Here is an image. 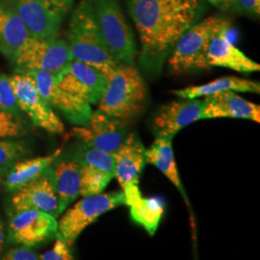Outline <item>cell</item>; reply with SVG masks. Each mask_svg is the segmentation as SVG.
<instances>
[{"label": "cell", "instance_id": "1", "mask_svg": "<svg viewBox=\"0 0 260 260\" xmlns=\"http://www.w3.org/2000/svg\"><path fill=\"white\" fill-rule=\"evenodd\" d=\"M128 10L139 34L143 56L147 63L156 65L195 24L202 3L200 0H128Z\"/></svg>", "mask_w": 260, "mask_h": 260}, {"label": "cell", "instance_id": "2", "mask_svg": "<svg viewBox=\"0 0 260 260\" xmlns=\"http://www.w3.org/2000/svg\"><path fill=\"white\" fill-rule=\"evenodd\" d=\"M67 43L73 60L91 66L106 77L119 64L109 52L98 25L93 0H81L72 14Z\"/></svg>", "mask_w": 260, "mask_h": 260}, {"label": "cell", "instance_id": "3", "mask_svg": "<svg viewBox=\"0 0 260 260\" xmlns=\"http://www.w3.org/2000/svg\"><path fill=\"white\" fill-rule=\"evenodd\" d=\"M99 110L123 121L138 117L145 108L148 88L134 65L119 63L107 77Z\"/></svg>", "mask_w": 260, "mask_h": 260}, {"label": "cell", "instance_id": "4", "mask_svg": "<svg viewBox=\"0 0 260 260\" xmlns=\"http://www.w3.org/2000/svg\"><path fill=\"white\" fill-rule=\"evenodd\" d=\"M226 27H231L228 19L208 17L188 28L173 47L169 60L170 73L180 75L209 70L206 58L209 44L218 32Z\"/></svg>", "mask_w": 260, "mask_h": 260}, {"label": "cell", "instance_id": "5", "mask_svg": "<svg viewBox=\"0 0 260 260\" xmlns=\"http://www.w3.org/2000/svg\"><path fill=\"white\" fill-rule=\"evenodd\" d=\"M98 25L109 52L119 63L133 65L136 44L119 0H93Z\"/></svg>", "mask_w": 260, "mask_h": 260}, {"label": "cell", "instance_id": "6", "mask_svg": "<svg viewBox=\"0 0 260 260\" xmlns=\"http://www.w3.org/2000/svg\"><path fill=\"white\" fill-rule=\"evenodd\" d=\"M73 61L67 41L54 38H28L19 48L12 63L16 72L45 71L60 75Z\"/></svg>", "mask_w": 260, "mask_h": 260}, {"label": "cell", "instance_id": "7", "mask_svg": "<svg viewBox=\"0 0 260 260\" xmlns=\"http://www.w3.org/2000/svg\"><path fill=\"white\" fill-rule=\"evenodd\" d=\"M125 205L123 192L86 196L70 208L58 223L56 237L72 247L84 230L94 223L103 214Z\"/></svg>", "mask_w": 260, "mask_h": 260}, {"label": "cell", "instance_id": "8", "mask_svg": "<svg viewBox=\"0 0 260 260\" xmlns=\"http://www.w3.org/2000/svg\"><path fill=\"white\" fill-rule=\"evenodd\" d=\"M20 111L24 112L34 125L52 134H62L65 126L52 107L38 91L33 78L27 73H16L10 76Z\"/></svg>", "mask_w": 260, "mask_h": 260}, {"label": "cell", "instance_id": "9", "mask_svg": "<svg viewBox=\"0 0 260 260\" xmlns=\"http://www.w3.org/2000/svg\"><path fill=\"white\" fill-rule=\"evenodd\" d=\"M30 75L36 84L38 91L51 106L62 112L66 119L75 125H86L93 110L91 104L61 89L56 76L45 71L24 72Z\"/></svg>", "mask_w": 260, "mask_h": 260}, {"label": "cell", "instance_id": "10", "mask_svg": "<svg viewBox=\"0 0 260 260\" xmlns=\"http://www.w3.org/2000/svg\"><path fill=\"white\" fill-rule=\"evenodd\" d=\"M72 132L86 147L102 149L113 154L120 149L127 136L125 121L101 110L93 111L86 125L76 126Z\"/></svg>", "mask_w": 260, "mask_h": 260}, {"label": "cell", "instance_id": "11", "mask_svg": "<svg viewBox=\"0 0 260 260\" xmlns=\"http://www.w3.org/2000/svg\"><path fill=\"white\" fill-rule=\"evenodd\" d=\"M58 86L90 104L100 103L107 87L106 76L91 66L73 60L56 76Z\"/></svg>", "mask_w": 260, "mask_h": 260}, {"label": "cell", "instance_id": "12", "mask_svg": "<svg viewBox=\"0 0 260 260\" xmlns=\"http://www.w3.org/2000/svg\"><path fill=\"white\" fill-rule=\"evenodd\" d=\"M58 222L55 217L40 210L16 212L10 222V240L28 248L56 237Z\"/></svg>", "mask_w": 260, "mask_h": 260}, {"label": "cell", "instance_id": "13", "mask_svg": "<svg viewBox=\"0 0 260 260\" xmlns=\"http://www.w3.org/2000/svg\"><path fill=\"white\" fill-rule=\"evenodd\" d=\"M16 212L23 210H40L57 218L58 196L53 170L49 167L36 179L14 192L11 200Z\"/></svg>", "mask_w": 260, "mask_h": 260}, {"label": "cell", "instance_id": "14", "mask_svg": "<svg viewBox=\"0 0 260 260\" xmlns=\"http://www.w3.org/2000/svg\"><path fill=\"white\" fill-rule=\"evenodd\" d=\"M205 102L196 99H184L167 103L158 110L153 127L156 137L174 138L179 130L204 119Z\"/></svg>", "mask_w": 260, "mask_h": 260}, {"label": "cell", "instance_id": "15", "mask_svg": "<svg viewBox=\"0 0 260 260\" xmlns=\"http://www.w3.org/2000/svg\"><path fill=\"white\" fill-rule=\"evenodd\" d=\"M229 30L230 27L223 28L212 38L206 55L209 67H222L243 74L259 72V64L233 45Z\"/></svg>", "mask_w": 260, "mask_h": 260}, {"label": "cell", "instance_id": "16", "mask_svg": "<svg viewBox=\"0 0 260 260\" xmlns=\"http://www.w3.org/2000/svg\"><path fill=\"white\" fill-rule=\"evenodd\" d=\"M204 119L234 118L260 122V106L243 99L233 91L205 96Z\"/></svg>", "mask_w": 260, "mask_h": 260}, {"label": "cell", "instance_id": "17", "mask_svg": "<svg viewBox=\"0 0 260 260\" xmlns=\"http://www.w3.org/2000/svg\"><path fill=\"white\" fill-rule=\"evenodd\" d=\"M115 176L121 189L138 184L142 171L147 164L146 148L135 133H130L120 149L114 153Z\"/></svg>", "mask_w": 260, "mask_h": 260}, {"label": "cell", "instance_id": "18", "mask_svg": "<svg viewBox=\"0 0 260 260\" xmlns=\"http://www.w3.org/2000/svg\"><path fill=\"white\" fill-rule=\"evenodd\" d=\"M22 19L32 37H57L62 19L42 0H6Z\"/></svg>", "mask_w": 260, "mask_h": 260}, {"label": "cell", "instance_id": "19", "mask_svg": "<svg viewBox=\"0 0 260 260\" xmlns=\"http://www.w3.org/2000/svg\"><path fill=\"white\" fill-rule=\"evenodd\" d=\"M125 205L129 207L132 221L143 226L149 235L153 236L165 210L164 201L159 197L145 198L138 184H131L122 189Z\"/></svg>", "mask_w": 260, "mask_h": 260}, {"label": "cell", "instance_id": "20", "mask_svg": "<svg viewBox=\"0 0 260 260\" xmlns=\"http://www.w3.org/2000/svg\"><path fill=\"white\" fill-rule=\"evenodd\" d=\"M30 36L17 12L6 0H0V51L12 62Z\"/></svg>", "mask_w": 260, "mask_h": 260}, {"label": "cell", "instance_id": "21", "mask_svg": "<svg viewBox=\"0 0 260 260\" xmlns=\"http://www.w3.org/2000/svg\"><path fill=\"white\" fill-rule=\"evenodd\" d=\"M53 174L58 196V214L61 215L80 195L79 162L76 159L63 160L53 169Z\"/></svg>", "mask_w": 260, "mask_h": 260}, {"label": "cell", "instance_id": "22", "mask_svg": "<svg viewBox=\"0 0 260 260\" xmlns=\"http://www.w3.org/2000/svg\"><path fill=\"white\" fill-rule=\"evenodd\" d=\"M225 91L259 93L260 84L259 82L243 79L236 76H223L209 83L191 86L181 90H175L172 91V93L177 94L178 98L181 99H197Z\"/></svg>", "mask_w": 260, "mask_h": 260}, {"label": "cell", "instance_id": "23", "mask_svg": "<svg viewBox=\"0 0 260 260\" xmlns=\"http://www.w3.org/2000/svg\"><path fill=\"white\" fill-rule=\"evenodd\" d=\"M172 140L173 138L156 137L150 148L146 149L147 163L152 164L163 175H165L169 178V180L177 187L188 204L185 191L181 183L177 164L175 161Z\"/></svg>", "mask_w": 260, "mask_h": 260}, {"label": "cell", "instance_id": "24", "mask_svg": "<svg viewBox=\"0 0 260 260\" xmlns=\"http://www.w3.org/2000/svg\"><path fill=\"white\" fill-rule=\"evenodd\" d=\"M61 149H57L53 153L43 157L28 159L18 162L10 171L5 180V187L10 192H15L20 187L29 183L42 176L47 169L51 167L53 162L59 157Z\"/></svg>", "mask_w": 260, "mask_h": 260}, {"label": "cell", "instance_id": "25", "mask_svg": "<svg viewBox=\"0 0 260 260\" xmlns=\"http://www.w3.org/2000/svg\"><path fill=\"white\" fill-rule=\"evenodd\" d=\"M77 160V159H76ZM79 162V161H78ZM80 168V195H96L103 190L114 177V175L105 172L101 168L79 162Z\"/></svg>", "mask_w": 260, "mask_h": 260}, {"label": "cell", "instance_id": "26", "mask_svg": "<svg viewBox=\"0 0 260 260\" xmlns=\"http://www.w3.org/2000/svg\"><path fill=\"white\" fill-rule=\"evenodd\" d=\"M25 134V127L18 116L0 109V138L19 137Z\"/></svg>", "mask_w": 260, "mask_h": 260}, {"label": "cell", "instance_id": "27", "mask_svg": "<svg viewBox=\"0 0 260 260\" xmlns=\"http://www.w3.org/2000/svg\"><path fill=\"white\" fill-rule=\"evenodd\" d=\"M0 109L16 116L20 111L10 76L5 75H0Z\"/></svg>", "mask_w": 260, "mask_h": 260}, {"label": "cell", "instance_id": "28", "mask_svg": "<svg viewBox=\"0 0 260 260\" xmlns=\"http://www.w3.org/2000/svg\"><path fill=\"white\" fill-rule=\"evenodd\" d=\"M25 147L22 143L0 138V166L14 163L25 153Z\"/></svg>", "mask_w": 260, "mask_h": 260}, {"label": "cell", "instance_id": "29", "mask_svg": "<svg viewBox=\"0 0 260 260\" xmlns=\"http://www.w3.org/2000/svg\"><path fill=\"white\" fill-rule=\"evenodd\" d=\"M55 245L52 250L46 251L39 255V259L42 260H72L74 259L71 252V247L61 238L56 237Z\"/></svg>", "mask_w": 260, "mask_h": 260}, {"label": "cell", "instance_id": "30", "mask_svg": "<svg viewBox=\"0 0 260 260\" xmlns=\"http://www.w3.org/2000/svg\"><path fill=\"white\" fill-rule=\"evenodd\" d=\"M42 1L48 9L60 19H63V17L73 7L75 2V0H42Z\"/></svg>", "mask_w": 260, "mask_h": 260}, {"label": "cell", "instance_id": "31", "mask_svg": "<svg viewBox=\"0 0 260 260\" xmlns=\"http://www.w3.org/2000/svg\"><path fill=\"white\" fill-rule=\"evenodd\" d=\"M3 260H37L39 255L34 251L28 249V247L17 248L6 252L3 257Z\"/></svg>", "mask_w": 260, "mask_h": 260}, {"label": "cell", "instance_id": "32", "mask_svg": "<svg viewBox=\"0 0 260 260\" xmlns=\"http://www.w3.org/2000/svg\"><path fill=\"white\" fill-rule=\"evenodd\" d=\"M235 2L240 10L254 16H259L260 0H235Z\"/></svg>", "mask_w": 260, "mask_h": 260}, {"label": "cell", "instance_id": "33", "mask_svg": "<svg viewBox=\"0 0 260 260\" xmlns=\"http://www.w3.org/2000/svg\"><path fill=\"white\" fill-rule=\"evenodd\" d=\"M211 3L216 8L223 12H236L240 11V8L236 4L235 0H206Z\"/></svg>", "mask_w": 260, "mask_h": 260}, {"label": "cell", "instance_id": "34", "mask_svg": "<svg viewBox=\"0 0 260 260\" xmlns=\"http://www.w3.org/2000/svg\"><path fill=\"white\" fill-rule=\"evenodd\" d=\"M4 244V228H3V223L0 220V251L2 250Z\"/></svg>", "mask_w": 260, "mask_h": 260}, {"label": "cell", "instance_id": "35", "mask_svg": "<svg viewBox=\"0 0 260 260\" xmlns=\"http://www.w3.org/2000/svg\"><path fill=\"white\" fill-rule=\"evenodd\" d=\"M3 168H2V166H0V181H1V177H2V175H3Z\"/></svg>", "mask_w": 260, "mask_h": 260}]
</instances>
